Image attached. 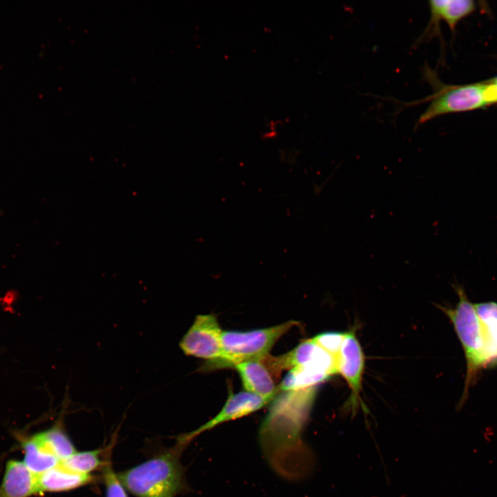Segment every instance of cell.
<instances>
[{"instance_id":"obj_2","label":"cell","mask_w":497,"mask_h":497,"mask_svg":"<svg viewBox=\"0 0 497 497\" xmlns=\"http://www.w3.org/2000/svg\"><path fill=\"white\" fill-rule=\"evenodd\" d=\"M184 444L117 475L137 497H174L186 489L179 453Z\"/></svg>"},{"instance_id":"obj_13","label":"cell","mask_w":497,"mask_h":497,"mask_svg":"<svg viewBox=\"0 0 497 497\" xmlns=\"http://www.w3.org/2000/svg\"><path fill=\"white\" fill-rule=\"evenodd\" d=\"M37 476L39 494L68 491L92 480V477L88 474L75 473L59 464Z\"/></svg>"},{"instance_id":"obj_20","label":"cell","mask_w":497,"mask_h":497,"mask_svg":"<svg viewBox=\"0 0 497 497\" xmlns=\"http://www.w3.org/2000/svg\"><path fill=\"white\" fill-rule=\"evenodd\" d=\"M104 478L106 497H127L121 482L110 467L106 468Z\"/></svg>"},{"instance_id":"obj_5","label":"cell","mask_w":497,"mask_h":497,"mask_svg":"<svg viewBox=\"0 0 497 497\" xmlns=\"http://www.w3.org/2000/svg\"><path fill=\"white\" fill-rule=\"evenodd\" d=\"M298 324L290 320L273 327L247 331H222L224 360L218 365L233 366L242 361L264 359L269 355L275 343Z\"/></svg>"},{"instance_id":"obj_22","label":"cell","mask_w":497,"mask_h":497,"mask_svg":"<svg viewBox=\"0 0 497 497\" xmlns=\"http://www.w3.org/2000/svg\"><path fill=\"white\" fill-rule=\"evenodd\" d=\"M494 79L497 80V77L496 78H494Z\"/></svg>"},{"instance_id":"obj_7","label":"cell","mask_w":497,"mask_h":497,"mask_svg":"<svg viewBox=\"0 0 497 497\" xmlns=\"http://www.w3.org/2000/svg\"><path fill=\"white\" fill-rule=\"evenodd\" d=\"M270 371L279 376L280 371L294 367H310L324 371L331 376L338 373V360L311 339L300 343L286 353L268 355L262 360Z\"/></svg>"},{"instance_id":"obj_10","label":"cell","mask_w":497,"mask_h":497,"mask_svg":"<svg viewBox=\"0 0 497 497\" xmlns=\"http://www.w3.org/2000/svg\"><path fill=\"white\" fill-rule=\"evenodd\" d=\"M430 11L428 24L415 45L430 41L440 35V23L444 21L454 32L458 23L476 8L471 0H433L429 1Z\"/></svg>"},{"instance_id":"obj_3","label":"cell","mask_w":497,"mask_h":497,"mask_svg":"<svg viewBox=\"0 0 497 497\" xmlns=\"http://www.w3.org/2000/svg\"><path fill=\"white\" fill-rule=\"evenodd\" d=\"M452 286L459 298L456 306H438L453 324L464 350L467 370L459 402V405H463L480 371L488 367V360L486 340L474 304L469 300L463 286L458 284H453Z\"/></svg>"},{"instance_id":"obj_11","label":"cell","mask_w":497,"mask_h":497,"mask_svg":"<svg viewBox=\"0 0 497 497\" xmlns=\"http://www.w3.org/2000/svg\"><path fill=\"white\" fill-rule=\"evenodd\" d=\"M39 494L37 476L21 460L10 459L0 484V497H30Z\"/></svg>"},{"instance_id":"obj_19","label":"cell","mask_w":497,"mask_h":497,"mask_svg":"<svg viewBox=\"0 0 497 497\" xmlns=\"http://www.w3.org/2000/svg\"><path fill=\"white\" fill-rule=\"evenodd\" d=\"M344 334L345 333L336 331L324 332L313 337V340L338 361Z\"/></svg>"},{"instance_id":"obj_16","label":"cell","mask_w":497,"mask_h":497,"mask_svg":"<svg viewBox=\"0 0 497 497\" xmlns=\"http://www.w3.org/2000/svg\"><path fill=\"white\" fill-rule=\"evenodd\" d=\"M328 373L310 367L291 369L277 386V391L317 387L331 378Z\"/></svg>"},{"instance_id":"obj_1","label":"cell","mask_w":497,"mask_h":497,"mask_svg":"<svg viewBox=\"0 0 497 497\" xmlns=\"http://www.w3.org/2000/svg\"><path fill=\"white\" fill-rule=\"evenodd\" d=\"M316 387L280 391L271 400L260 429L262 445L268 456L287 451L298 440L313 403ZM275 454L274 456L276 455ZM281 453V456H282ZM273 457L272 460L273 459ZM271 460V461H272Z\"/></svg>"},{"instance_id":"obj_15","label":"cell","mask_w":497,"mask_h":497,"mask_svg":"<svg viewBox=\"0 0 497 497\" xmlns=\"http://www.w3.org/2000/svg\"><path fill=\"white\" fill-rule=\"evenodd\" d=\"M485 337L488 367L497 366V303L474 304Z\"/></svg>"},{"instance_id":"obj_12","label":"cell","mask_w":497,"mask_h":497,"mask_svg":"<svg viewBox=\"0 0 497 497\" xmlns=\"http://www.w3.org/2000/svg\"><path fill=\"white\" fill-rule=\"evenodd\" d=\"M233 367L237 369L246 391L270 401L278 393L271 372L262 360L242 361Z\"/></svg>"},{"instance_id":"obj_4","label":"cell","mask_w":497,"mask_h":497,"mask_svg":"<svg viewBox=\"0 0 497 497\" xmlns=\"http://www.w3.org/2000/svg\"><path fill=\"white\" fill-rule=\"evenodd\" d=\"M422 78L428 82L433 92L424 99L405 104L406 106L429 102L420 114L416 127L439 116L465 112L487 106L484 97L485 84L447 85L442 84L436 72L428 65L422 69Z\"/></svg>"},{"instance_id":"obj_17","label":"cell","mask_w":497,"mask_h":497,"mask_svg":"<svg viewBox=\"0 0 497 497\" xmlns=\"http://www.w3.org/2000/svg\"><path fill=\"white\" fill-rule=\"evenodd\" d=\"M37 433L44 445L59 461L76 453L72 442L59 425Z\"/></svg>"},{"instance_id":"obj_9","label":"cell","mask_w":497,"mask_h":497,"mask_svg":"<svg viewBox=\"0 0 497 497\" xmlns=\"http://www.w3.org/2000/svg\"><path fill=\"white\" fill-rule=\"evenodd\" d=\"M271 401L258 395L242 391L228 392L227 400L220 412L198 429L180 437L181 442L187 444L202 432L230 420H235L254 413Z\"/></svg>"},{"instance_id":"obj_6","label":"cell","mask_w":497,"mask_h":497,"mask_svg":"<svg viewBox=\"0 0 497 497\" xmlns=\"http://www.w3.org/2000/svg\"><path fill=\"white\" fill-rule=\"evenodd\" d=\"M222 335L214 315H197L180 340L179 347L186 355L206 359L218 365L224 360Z\"/></svg>"},{"instance_id":"obj_18","label":"cell","mask_w":497,"mask_h":497,"mask_svg":"<svg viewBox=\"0 0 497 497\" xmlns=\"http://www.w3.org/2000/svg\"><path fill=\"white\" fill-rule=\"evenodd\" d=\"M99 454V450L75 453L59 464L75 473L88 474L101 465Z\"/></svg>"},{"instance_id":"obj_14","label":"cell","mask_w":497,"mask_h":497,"mask_svg":"<svg viewBox=\"0 0 497 497\" xmlns=\"http://www.w3.org/2000/svg\"><path fill=\"white\" fill-rule=\"evenodd\" d=\"M20 443L24 452L23 462L36 475L55 467L60 462L43 444L37 433L21 438Z\"/></svg>"},{"instance_id":"obj_8","label":"cell","mask_w":497,"mask_h":497,"mask_svg":"<svg viewBox=\"0 0 497 497\" xmlns=\"http://www.w3.org/2000/svg\"><path fill=\"white\" fill-rule=\"evenodd\" d=\"M364 362V352L355 331L345 332L338 361V373L345 379L351 389L348 402L353 407L361 401Z\"/></svg>"},{"instance_id":"obj_21","label":"cell","mask_w":497,"mask_h":497,"mask_svg":"<svg viewBox=\"0 0 497 497\" xmlns=\"http://www.w3.org/2000/svg\"><path fill=\"white\" fill-rule=\"evenodd\" d=\"M484 97L487 105L497 103V80L485 84Z\"/></svg>"}]
</instances>
